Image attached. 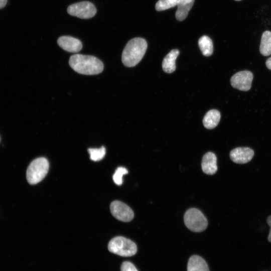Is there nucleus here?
<instances>
[{
  "mask_svg": "<svg viewBox=\"0 0 271 271\" xmlns=\"http://www.w3.org/2000/svg\"><path fill=\"white\" fill-rule=\"evenodd\" d=\"M69 64L75 71L84 75L99 74L104 68L103 63L97 58L79 54L71 56Z\"/></svg>",
  "mask_w": 271,
  "mask_h": 271,
  "instance_id": "1",
  "label": "nucleus"
},
{
  "mask_svg": "<svg viewBox=\"0 0 271 271\" xmlns=\"http://www.w3.org/2000/svg\"><path fill=\"white\" fill-rule=\"evenodd\" d=\"M147 46L146 41L142 38H134L129 40L122 53L121 60L124 65L127 67L137 65L144 57Z\"/></svg>",
  "mask_w": 271,
  "mask_h": 271,
  "instance_id": "2",
  "label": "nucleus"
},
{
  "mask_svg": "<svg viewBox=\"0 0 271 271\" xmlns=\"http://www.w3.org/2000/svg\"><path fill=\"white\" fill-rule=\"evenodd\" d=\"M108 250L124 257L134 255L137 252V246L132 240L123 236H116L111 239L108 244Z\"/></svg>",
  "mask_w": 271,
  "mask_h": 271,
  "instance_id": "3",
  "label": "nucleus"
},
{
  "mask_svg": "<svg viewBox=\"0 0 271 271\" xmlns=\"http://www.w3.org/2000/svg\"><path fill=\"white\" fill-rule=\"evenodd\" d=\"M49 168L48 160L43 157L33 160L28 167L26 177L29 184H36L46 176Z\"/></svg>",
  "mask_w": 271,
  "mask_h": 271,
  "instance_id": "4",
  "label": "nucleus"
},
{
  "mask_svg": "<svg viewBox=\"0 0 271 271\" xmlns=\"http://www.w3.org/2000/svg\"><path fill=\"white\" fill-rule=\"evenodd\" d=\"M184 223L190 230L199 232L204 231L207 227V219L202 212L196 208H190L185 213Z\"/></svg>",
  "mask_w": 271,
  "mask_h": 271,
  "instance_id": "5",
  "label": "nucleus"
},
{
  "mask_svg": "<svg viewBox=\"0 0 271 271\" xmlns=\"http://www.w3.org/2000/svg\"><path fill=\"white\" fill-rule=\"evenodd\" d=\"M68 13L81 19H90L95 16L96 9L94 5L88 1H83L69 6Z\"/></svg>",
  "mask_w": 271,
  "mask_h": 271,
  "instance_id": "6",
  "label": "nucleus"
},
{
  "mask_svg": "<svg viewBox=\"0 0 271 271\" xmlns=\"http://www.w3.org/2000/svg\"><path fill=\"white\" fill-rule=\"evenodd\" d=\"M253 74L248 70L237 72L230 79L231 86L241 91L249 90L251 86L253 80Z\"/></svg>",
  "mask_w": 271,
  "mask_h": 271,
  "instance_id": "7",
  "label": "nucleus"
},
{
  "mask_svg": "<svg viewBox=\"0 0 271 271\" xmlns=\"http://www.w3.org/2000/svg\"><path fill=\"white\" fill-rule=\"evenodd\" d=\"M112 215L117 219L123 222H129L134 216L132 209L120 201H113L110 206Z\"/></svg>",
  "mask_w": 271,
  "mask_h": 271,
  "instance_id": "8",
  "label": "nucleus"
},
{
  "mask_svg": "<svg viewBox=\"0 0 271 271\" xmlns=\"http://www.w3.org/2000/svg\"><path fill=\"white\" fill-rule=\"evenodd\" d=\"M253 150L247 147H238L230 153V159L236 164H242L249 162L254 156Z\"/></svg>",
  "mask_w": 271,
  "mask_h": 271,
  "instance_id": "9",
  "label": "nucleus"
},
{
  "mask_svg": "<svg viewBox=\"0 0 271 271\" xmlns=\"http://www.w3.org/2000/svg\"><path fill=\"white\" fill-rule=\"evenodd\" d=\"M58 45L63 50L71 53L79 52L82 48L81 42L71 36H61L57 40Z\"/></svg>",
  "mask_w": 271,
  "mask_h": 271,
  "instance_id": "10",
  "label": "nucleus"
},
{
  "mask_svg": "<svg viewBox=\"0 0 271 271\" xmlns=\"http://www.w3.org/2000/svg\"><path fill=\"white\" fill-rule=\"evenodd\" d=\"M201 167L203 172L207 175H213L217 171V158L212 152L206 153L202 158Z\"/></svg>",
  "mask_w": 271,
  "mask_h": 271,
  "instance_id": "11",
  "label": "nucleus"
},
{
  "mask_svg": "<svg viewBox=\"0 0 271 271\" xmlns=\"http://www.w3.org/2000/svg\"><path fill=\"white\" fill-rule=\"evenodd\" d=\"M187 271H209L206 261L197 255L191 256L188 262Z\"/></svg>",
  "mask_w": 271,
  "mask_h": 271,
  "instance_id": "12",
  "label": "nucleus"
},
{
  "mask_svg": "<svg viewBox=\"0 0 271 271\" xmlns=\"http://www.w3.org/2000/svg\"><path fill=\"white\" fill-rule=\"evenodd\" d=\"M194 2V0H178L177 10L175 14L177 20L182 21L186 19L193 5Z\"/></svg>",
  "mask_w": 271,
  "mask_h": 271,
  "instance_id": "13",
  "label": "nucleus"
},
{
  "mask_svg": "<svg viewBox=\"0 0 271 271\" xmlns=\"http://www.w3.org/2000/svg\"><path fill=\"white\" fill-rule=\"evenodd\" d=\"M179 54L178 50L173 49L165 57L162 62V68L164 72L171 73L175 70V61Z\"/></svg>",
  "mask_w": 271,
  "mask_h": 271,
  "instance_id": "14",
  "label": "nucleus"
},
{
  "mask_svg": "<svg viewBox=\"0 0 271 271\" xmlns=\"http://www.w3.org/2000/svg\"><path fill=\"white\" fill-rule=\"evenodd\" d=\"M220 116V113L218 110L216 109L210 110L206 113L203 118L204 126L208 129L215 128L219 122Z\"/></svg>",
  "mask_w": 271,
  "mask_h": 271,
  "instance_id": "15",
  "label": "nucleus"
},
{
  "mask_svg": "<svg viewBox=\"0 0 271 271\" xmlns=\"http://www.w3.org/2000/svg\"><path fill=\"white\" fill-rule=\"evenodd\" d=\"M259 51L260 53L264 56L271 54V32L265 31L262 33Z\"/></svg>",
  "mask_w": 271,
  "mask_h": 271,
  "instance_id": "16",
  "label": "nucleus"
},
{
  "mask_svg": "<svg viewBox=\"0 0 271 271\" xmlns=\"http://www.w3.org/2000/svg\"><path fill=\"white\" fill-rule=\"evenodd\" d=\"M198 45L204 56L208 57L212 54L213 52V42L208 36H202L198 40Z\"/></svg>",
  "mask_w": 271,
  "mask_h": 271,
  "instance_id": "17",
  "label": "nucleus"
},
{
  "mask_svg": "<svg viewBox=\"0 0 271 271\" xmlns=\"http://www.w3.org/2000/svg\"><path fill=\"white\" fill-rule=\"evenodd\" d=\"M88 152L90 155V158L94 161H98L102 160L105 155V148L102 146L99 149L89 148Z\"/></svg>",
  "mask_w": 271,
  "mask_h": 271,
  "instance_id": "18",
  "label": "nucleus"
},
{
  "mask_svg": "<svg viewBox=\"0 0 271 271\" xmlns=\"http://www.w3.org/2000/svg\"><path fill=\"white\" fill-rule=\"evenodd\" d=\"M178 0H159L156 4L157 11H162L177 6Z\"/></svg>",
  "mask_w": 271,
  "mask_h": 271,
  "instance_id": "19",
  "label": "nucleus"
},
{
  "mask_svg": "<svg viewBox=\"0 0 271 271\" xmlns=\"http://www.w3.org/2000/svg\"><path fill=\"white\" fill-rule=\"evenodd\" d=\"M128 173V171L124 167H120L117 168L112 179L114 182L117 185H120L122 183V176Z\"/></svg>",
  "mask_w": 271,
  "mask_h": 271,
  "instance_id": "20",
  "label": "nucleus"
},
{
  "mask_svg": "<svg viewBox=\"0 0 271 271\" xmlns=\"http://www.w3.org/2000/svg\"><path fill=\"white\" fill-rule=\"evenodd\" d=\"M121 271H138L134 265L131 262L125 261L122 263Z\"/></svg>",
  "mask_w": 271,
  "mask_h": 271,
  "instance_id": "21",
  "label": "nucleus"
},
{
  "mask_svg": "<svg viewBox=\"0 0 271 271\" xmlns=\"http://www.w3.org/2000/svg\"><path fill=\"white\" fill-rule=\"evenodd\" d=\"M267 223L270 227L269 232L268 236V240L269 242H271V215L267 218Z\"/></svg>",
  "mask_w": 271,
  "mask_h": 271,
  "instance_id": "22",
  "label": "nucleus"
},
{
  "mask_svg": "<svg viewBox=\"0 0 271 271\" xmlns=\"http://www.w3.org/2000/svg\"><path fill=\"white\" fill-rule=\"evenodd\" d=\"M265 64L267 68L269 70H271V57H269L267 59Z\"/></svg>",
  "mask_w": 271,
  "mask_h": 271,
  "instance_id": "23",
  "label": "nucleus"
},
{
  "mask_svg": "<svg viewBox=\"0 0 271 271\" xmlns=\"http://www.w3.org/2000/svg\"><path fill=\"white\" fill-rule=\"evenodd\" d=\"M8 0H0V9L4 8L7 3Z\"/></svg>",
  "mask_w": 271,
  "mask_h": 271,
  "instance_id": "24",
  "label": "nucleus"
},
{
  "mask_svg": "<svg viewBox=\"0 0 271 271\" xmlns=\"http://www.w3.org/2000/svg\"><path fill=\"white\" fill-rule=\"evenodd\" d=\"M235 1H241V0H235Z\"/></svg>",
  "mask_w": 271,
  "mask_h": 271,
  "instance_id": "25",
  "label": "nucleus"
}]
</instances>
